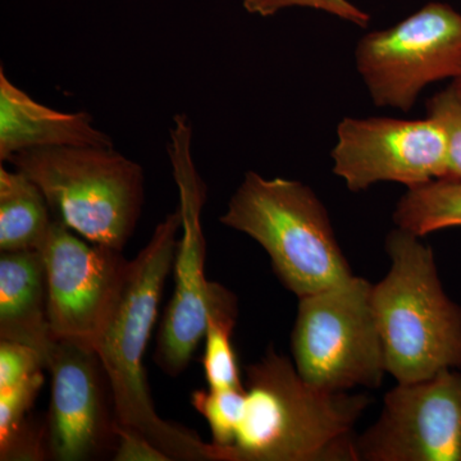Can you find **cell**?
<instances>
[{
  "label": "cell",
  "instance_id": "2",
  "mask_svg": "<svg viewBox=\"0 0 461 461\" xmlns=\"http://www.w3.org/2000/svg\"><path fill=\"white\" fill-rule=\"evenodd\" d=\"M180 211L167 215L147 247L130 260L117 303L94 350L107 375L117 424L139 430L171 460L209 461V444L158 415L144 369L163 288L177 251Z\"/></svg>",
  "mask_w": 461,
  "mask_h": 461
},
{
  "label": "cell",
  "instance_id": "16",
  "mask_svg": "<svg viewBox=\"0 0 461 461\" xmlns=\"http://www.w3.org/2000/svg\"><path fill=\"white\" fill-rule=\"evenodd\" d=\"M238 299L222 285H212V302L204 338L205 379L209 388H242L232 333L238 318Z\"/></svg>",
  "mask_w": 461,
  "mask_h": 461
},
{
  "label": "cell",
  "instance_id": "13",
  "mask_svg": "<svg viewBox=\"0 0 461 461\" xmlns=\"http://www.w3.org/2000/svg\"><path fill=\"white\" fill-rule=\"evenodd\" d=\"M113 148L111 136L94 126L86 112L56 111L33 100L0 67V160L29 149Z\"/></svg>",
  "mask_w": 461,
  "mask_h": 461
},
{
  "label": "cell",
  "instance_id": "11",
  "mask_svg": "<svg viewBox=\"0 0 461 461\" xmlns=\"http://www.w3.org/2000/svg\"><path fill=\"white\" fill-rule=\"evenodd\" d=\"M333 173L353 193L379 182L408 189L442 180L447 168L444 130L433 118L346 117L330 154Z\"/></svg>",
  "mask_w": 461,
  "mask_h": 461
},
{
  "label": "cell",
  "instance_id": "9",
  "mask_svg": "<svg viewBox=\"0 0 461 461\" xmlns=\"http://www.w3.org/2000/svg\"><path fill=\"white\" fill-rule=\"evenodd\" d=\"M41 251L54 341L94 348L122 290L130 260L122 251L87 241L57 220Z\"/></svg>",
  "mask_w": 461,
  "mask_h": 461
},
{
  "label": "cell",
  "instance_id": "1",
  "mask_svg": "<svg viewBox=\"0 0 461 461\" xmlns=\"http://www.w3.org/2000/svg\"><path fill=\"white\" fill-rule=\"evenodd\" d=\"M245 375L235 441L209 447V461H357L355 426L368 397L312 386L273 346Z\"/></svg>",
  "mask_w": 461,
  "mask_h": 461
},
{
  "label": "cell",
  "instance_id": "7",
  "mask_svg": "<svg viewBox=\"0 0 461 461\" xmlns=\"http://www.w3.org/2000/svg\"><path fill=\"white\" fill-rule=\"evenodd\" d=\"M167 151L180 194L181 235L175 258V290L160 323L154 360L166 375L176 377L187 368L205 338L213 285L204 273L202 211L206 186L194 162L193 124L186 114L173 118Z\"/></svg>",
  "mask_w": 461,
  "mask_h": 461
},
{
  "label": "cell",
  "instance_id": "6",
  "mask_svg": "<svg viewBox=\"0 0 461 461\" xmlns=\"http://www.w3.org/2000/svg\"><path fill=\"white\" fill-rule=\"evenodd\" d=\"M373 284L351 276L299 297L291 351L297 373L326 391L381 386L384 345L372 303Z\"/></svg>",
  "mask_w": 461,
  "mask_h": 461
},
{
  "label": "cell",
  "instance_id": "4",
  "mask_svg": "<svg viewBox=\"0 0 461 461\" xmlns=\"http://www.w3.org/2000/svg\"><path fill=\"white\" fill-rule=\"evenodd\" d=\"M220 222L256 240L278 280L297 297L354 275L326 206L303 182L249 171Z\"/></svg>",
  "mask_w": 461,
  "mask_h": 461
},
{
  "label": "cell",
  "instance_id": "21",
  "mask_svg": "<svg viewBox=\"0 0 461 461\" xmlns=\"http://www.w3.org/2000/svg\"><path fill=\"white\" fill-rule=\"evenodd\" d=\"M291 7L318 9L359 27L368 26L371 21L366 11L348 0H244L245 11L262 17L275 16L282 9Z\"/></svg>",
  "mask_w": 461,
  "mask_h": 461
},
{
  "label": "cell",
  "instance_id": "19",
  "mask_svg": "<svg viewBox=\"0 0 461 461\" xmlns=\"http://www.w3.org/2000/svg\"><path fill=\"white\" fill-rule=\"evenodd\" d=\"M426 111L427 117L442 127L447 142V168L442 180L461 182V98L448 86L427 102Z\"/></svg>",
  "mask_w": 461,
  "mask_h": 461
},
{
  "label": "cell",
  "instance_id": "17",
  "mask_svg": "<svg viewBox=\"0 0 461 461\" xmlns=\"http://www.w3.org/2000/svg\"><path fill=\"white\" fill-rule=\"evenodd\" d=\"M393 222L420 238L461 227V182L435 180L408 189L396 204Z\"/></svg>",
  "mask_w": 461,
  "mask_h": 461
},
{
  "label": "cell",
  "instance_id": "18",
  "mask_svg": "<svg viewBox=\"0 0 461 461\" xmlns=\"http://www.w3.org/2000/svg\"><path fill=\"white\" fill-rule=\"evenodd\" d=\"M191 403L208 421L213 441L212 450L230 447L235 441L245 405V386L222 390H198L191 393Z\"/></svg>",
  "mask_w": 461,
  "mask_h": 461
},
{
  "label": "cell",
  "instance_id": "24",
  "mask_svg": "<svg viewBox=\"0 0 461 461\" xmlns=\"http://www.w3.org/2000/svg\"><path fill=\"white\" fill-rule=\"evenodd\" d=\"M451 87H453V90L455 93H456V95L461 98V74L457 76V77H455L453 81H451Z\"/></svg>",
  "mask_w": 461,
  "mask_h": 461
},
{
  "label": "cell",
  "instance_id": "8",
  "mask_svg": "<svg viewBox=\"0 0 461 461\" xmlns=\"http://www.w3.org/2000/svg\"><path fill=\"white\" fill-rule=\"evenodd\" d=\"M355 63L377 107L409 112L424 87L461 74V14L430 2L397 25L364 35Z\"/></svg>",
  "mask_w": 461,
  "mask_h": 461
},
{
  "label": "cell",
  "instance_id": "23",
  "mask_svg": "<svg viewBox=\"0 0 461 461\" xmlns=\"http://www.w3.org/2000/svg\"><path fill=\"white\" fill-rule=\"evenodd\" d=\"M115 435H117L113 455L115 461H171L139 430L117 424Z\"/></svg>",
  "mask_w": 461,
  "mask_h": 461
},
{
  "label": "cell",
  "instance_id": "3",
  "mask_svg": "<svg viewBox=\"0 0 461 461\" xmlns=\"http://www.w3.org/2000/svg\"><path fill=\"white\" fill-rule=\"evenodd\" d=\"M391 267L373 285L372 303L387 375L397 384L461 368V305L439 280L432 248L396 227L388 233Z\"/></svg>",
  "mask_w": 461,
  "mask_h": 461
},
{
  "label": "cell",
  "instance_id": "20",
  "mask_svg": "<svg viewBox=\"0 0 461 461\" xmlns=\"http://www.w3.org/2000/svg\"><path fill=\"white\" fill-rule=\"evenodd\" d=\"M44 384V375L36 373L17 386L0 393V444L7 442L29 423L27 415Z\"/></svg>",
  "mask_w": 461,
  "mask_h": 461
},
{
  "label": "cell",
  "instance_id": "14",
  "mask_svg": "<svg viewBox=\"0 0 461 461\" xmlns=\"http://www.w3.org/2000/svg\"><path fill=\"white\" fill-rule=\"evenodd\" d=\"M0 339L36 348L45 366L54 339L48 321V290L41 250L2 251Z\"/></svg>",
  "mask_w": 461,
  "mask_h": 461
},
{
  "label": "cell",
  "instance_id": "22",
  "mask_svg": "<svg viewBox=\"0 0 461 461\" xmlns=\"http://www.w3.org/2000/svg\"><path fill=\"white\" fill-rule=\"evenodd\" d=\"M44 368V357L36 348L0 339V393L17 386Z\"/></svg>",
  "mask_w": 461,
  "mask_h": 461
},
{
  "label": "cell",
  "instance_id": "12",
  "mask_svg": "<svg viewBox=\"0 0 461 461\" xmlns=\"http://www.w3.org/2000/svg\"><path fill=\"white\" fill-rule=\"evenodd\" d=\"M47 369L51 375L47 441L53 459L93 460L108 447L114 450L117 420L109 411L111 387L95 350L75 341H56Z\"/></svg>",
  "mask_w": 461,
  "mask_h": 461
},
{
  "label": "cell",
  "instance_id": "5",
  "mask_svg": "<svg viewBox=\"0 0 461 461\" xmlns=\"http://www.w3.org/2000/svg\"><path fill=\"white\" fill-rule=\"evenodd\" d=\"M44 194L54 220L78 236L122 251L144 203V171L114 148L29 149L9 158Z\"/></svg>",
  "mask_w": 461,
  "mask_h": 461
},
{
  "label": "cell",
  "instance_id": "15",
  "mask_svg": "<svg viewBox=\"0 0 461 461\" xmlns=\"http://www.w3.org/2000/svg\"><path fill=\"white\" fill-rule=\"evenodd\" d=\"M50 204L25 173L0 168V250H41L53 222Z\"/></svg>",
  "mask_w": 461,
  "mask_h": 461
},
{
  "label": "cell",
  "instance_id": "10",
  "mask_svg": "<svg viewBox=\"0 0 461 461\" xmlns=\"http://www.w3.org/2000/svg\"><path fill=\"white\" fill-rule=\"evenodd\" d=\"M357 461H461V372L445 369L388 391L355 439Z\"/></svg>",
  "mask_w": 461,
  "mask_h": 461
}]
</instances>
